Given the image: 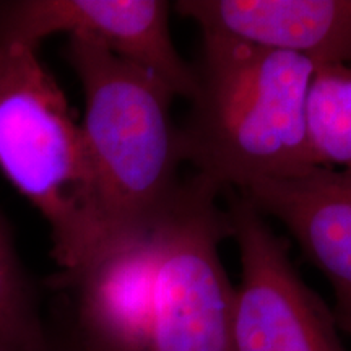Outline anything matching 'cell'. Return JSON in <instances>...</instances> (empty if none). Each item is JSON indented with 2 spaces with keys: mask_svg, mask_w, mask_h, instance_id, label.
<instances>
[{
  "mask_svg": "<svg viewBox=\"0 0 351 351\" xmlns=\"http://www.w3.org/2000/svg\"><path fill=\"white\" fill-rule=\"evenodd\" d=\"M221 189L194 174L163 212L75 270L59 271L64 351H232L234 287L219 244L231 238Z\"/></svg>",
  "mask_w": 351,
  "mask_h": 351,
  "instance_id": "6da1fadb",
  "label": "cell"
},
{
  "mask_svg": "<svg viewBox=\"0 0 351 351\" xmlns=\"http://www.w3.org/2000/svg\"><path fill=\"white\" fill-rule=\"evenodd\" d=\"M317 64L202 34L191 111L179 127L184 163L226 192L315 166L307 101Z\"/></svg>",
  "mask_w": 351,
  "mask_h": 351,
  "instance_id": "7a4b0ae2",
  "label": "cell"
},
{
  "mask_svg": "<svg viewBox=\"0 0 351 351\" xmlns=\"http://www.w3.org/2000/svg\"><path fill=\"white\" fill-rule=\"evenodd\" d=\"M65 57L85 96L91 258L147 226L181 186V140L171 116L176 95L148 70L88 39L70 36Z\"/></svg>",
  "mask_w": 351,
  "mask_h": 351,
  "instance_id": "3957f363",
  "label": "cell"
},
{
  "mask_svg": "<svg viewBox=\"0 0 351 351\" xmlns=\"http://www.w3.org/2000/svg\"><path fill=\"white\" fill-rule=\"evenodd\" d=\"M0 171L51 228L60 271L91 256L82 127L36 49L0 46Z\"/></svg>",
  "mask_w": 351,
  "mask_h": 351,
  "instance_id": "277c9868",
  "label": "cell"
},
{
  "mask_svg": "<svg viewBox=\"0 0 351 351\" xmlns=\"http://www.w3.org/2000/svg\"><path fill=\"white\" fill-rule=\"evenodd\" d=\"M226 194L231 238L241 257L232 351H346L333 311L298 274L287 241L247 199L232 191Z\"/></svg>",
  "mask_w": 351,
  "mask_h": 351,
  "instance_id": "5b68a950",
  "label": "cell"
},
{
  "mask_svg": "<svg viewBox=\"0 0 351 351\" xmlns=\"http://www.w3.org/2000/svg\"><path fill=\"white\" fill-rule=\"evenodd\" d=\"M165 0H19L0 3V46L36 49L52 34L99 44L165 82L176 96L194 95V70L176 49Z\"/></svg>",
  "mask_w": 351,
  "mask_h": 351,
  "instance_id": "8992f818",
  "label": "cell"
},
{
  "mask_svg": "<svg viewBox=\"0 0 351 351\" xmlns=\"http://www.w3.org/2000/svg\"><path fill=\"white\" fill-rule=\"evenodd\" d=\"M287 230L335 296L340 330L351 339V176L313 166L236 192Z\"/></svg>",
  "mask_w": 351,
  "mask_h": 351,
  "instance_id": "52a82bcc",
  "label": "cell"
},
{
  "mask_svg": "<svg viewBox=\"0 0 351 351\" xmlns=\"http://www.w3.org/2000/svg\"><path fill=\"white\" fill-rule=\"evenodd\" d=\"M173 7L202 34L351 65V0H181Z\"/></svg>",
  "mask_w": 351,
  "mask_h": 351,
  "instance_id": "ba28073f",
  "label": "cell"
},
{
  "mask_svg": "<svg viewBox=\"0 0 351 351\" xmlns=\"http://www.w3.org/2000/svg\"><path fill=\"white\" fill-rule=\"evenodd\" d=\"M307 130L315 166L351 176V65L317 64Z\"/></svg>",
  "mask_w": 351,
  "mask_h": 351,
  "instance_id": "9c48e42d",
  "label": "cell"
},
{
  "mask_svg": "<svg viewBox=\"0 0 351 351\" xmlns=\"http://www.w3.org/2000/svg\"><path fill=\"white\" fill-rule=\"evenodd\" d=\"M0 346L5 351H54L12 239L0 221Z\"/></svg>",
  "mask_w": 351,
  "mask_h": 351,
  "instance_id": "30bf717a",
  "label": "cell"
},
{
  "mask_svg": "<svg viewBox=\"0 0 351 351\" xmlns=\"http://www.w3.org/2000/svg\"><path fill=\"white\" fill-rule=\"evenodd\" d=\"M52 340H54V339H52ZM54 346H56V350L54 351H64L62 348H60V345L59 343H57V341L54 340Z\"/></svg>",
  "mask_w": 351,
  "mask_h": 351,
  "instance_id": "8fae6325",
  "label": "cell"
},
{
  "mask_svg": "<svg viewBox=\"0 0 351 351\" xmlns=\"http://www.w3.org/2000/svg\"><path fill=\"white\" fill-rule=\"evenodd\" d=\"M0 351H5V350H3V348H2V346H0Z\"/></svg>",
  "mask_w": 351,
  "mask_h": 351,
  "instance_id": "7c38bea8",
  "label": "cell"
}]
</instances>
